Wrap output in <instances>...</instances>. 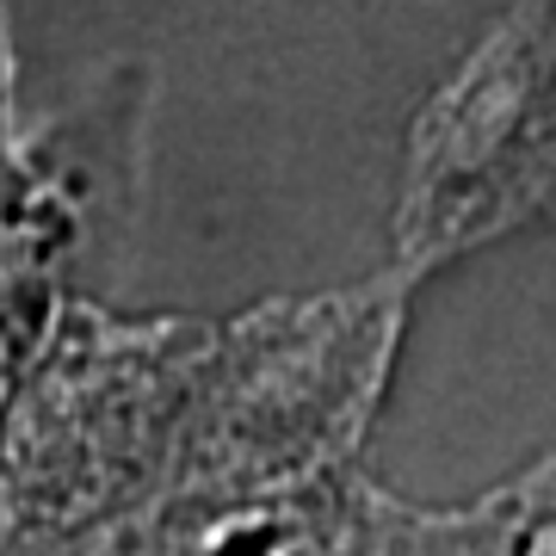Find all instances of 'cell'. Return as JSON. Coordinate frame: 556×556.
<instances>
[{
    "label": "cell",
    "instance_id": "cell-1",
    "mask_svg": "<svg viewBox=\"0 0 556 556\" xmlns=\"http://www.w3.org/2000/svg\"><path fill=\"white\" fill-rule=\"evenodd\" d=\"M0 149H7V31H0Z\"/></svg>",
    "mask_w": 556,
    "mask_h": 556
}]
</instances>
